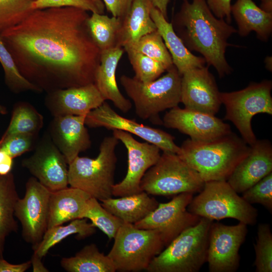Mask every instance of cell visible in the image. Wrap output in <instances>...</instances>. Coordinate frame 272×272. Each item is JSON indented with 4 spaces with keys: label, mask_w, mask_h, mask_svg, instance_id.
<instances>
[{
    "label": "cell",
    "mask_w": 272,
    "mask_h": 272,
    "mask_svg": "<svg viewBox=\"0 0 272 272\" xmlns=\"http://www.w3.org/2000/svg\"><path fill=\"white\" fill-rule=\"evenodd\" d=\"M89 17L74 7L33 10L0 37L19 72L41 92L80 87L94 83L100 62Z\"/></svg>",
    "instance_id": "cell-1"
},
{
    "label": "cell",
    "mask_w": 272,
    "mask_h": 272,
    "mask_svg": "<svg viewBox=\"0 0 272 272\" xmlns=\"http://www.w3.org/2000/svg\"><path fill=\"white\" fill-rule=\"evenodd\" d=\"M186 47L202 55L222 78L232 71L225 57L229 38L237 30L223 19L216 18L206 0H182L171 23Z\"/></svg>",
    "instance_id": "cell-2"
},
{
    "label": "cell",
    "mask_w": 272,
    "mask_h": 272,
    "mask_svg": "<svg viewBox=\"0 0 272 272\" xmlns=\"http://www.w3.org/2000/svg\"><path fill=\"white\" fill-rule=\"evenodd\" d=\"M250 147L233 132L207 141H184L177 154L205 182L227 180Z\"/></svg>",
    "instance_id": "cell-3"
},
{
    "label": "cell",
    "mask_w": 272,
    "mask_h": 272,
    "mask_svg": "<svg viewBox=\"0 0 272 272\" xmlns=\"http://www.w3.org/2000/svg\"><path fill=\"white\" fill-rule=\"evenodd\" d=\"M157 79L143 83L125 75L120 78L121 85L132 101L137 115L155 124H162L159 114L178 106L181 102V76L173 65Z\"/></svg>",
    "instance_id": "cell-4"
},
{
    "label": "cell",
    "mask_w": 272,
    "mask_h": 272,
    "mask_svg": "<svg viewBox=\"0 0 272 272\" xmlns=\"http://www.w3.org/2000/svg\"><path fill=\"white\" fill-rule=\"evenodd\" d=\"M213 221L200 218L151 261L148 272H197L207 261L209 230Z\"/></svg>",
    "instance_id": "cell-5"
},
{
    "label": "cell",
    "mask_w": 272,
    "mask_h": 272,
    "mask_svg": "<svg viewBox=\"0 0 272 272\" xmlns=\"http://www.w3.org/2000/svg\"><path fill=\"white\" fill-rule=\"evenodd\" d=\"M118 143L113 135L106 137L96 158L76 157L69 164V184L100 201L112 197Z\"/></svg>",
    "instance_id": "cell-6"
},
{
    "label": "cell",
    "mask_w": 272,
    "mask_h": 272,
    "mask_svg": "<svg viewBox=\"0 0 272 272\" xmlns=\"http://www.w3.org/2000/svg\"><path fill=\"white\" fill-rule=\"evenodd\" d=\"M114 240L107 255L116 271L120 272L146 270L152 259L165 247L158 231L140 229L126 223L120 227Z\"/></svg>",
    "instance_id": "cell-7"
},
{
    "label": "cell",
    "mask_w": 272,
    "mask_h": 272,
    "mask_svg": "<svg viewBox=\"0 0 272 272\" xmlns=\"http://www.w3.org/2000/svg\"><path fill=\"white\" fill-rule=\"evenodd\" d=\"M187 210L213 221L232 218L250 225L256 223L258 216L257 209L240 196L227 180L205 182L202 189L188 205Z\"/></svg>",
    "instance_id": "cell-8"
},
{
    "label": "cell",
    "mask_w": 272,
    "mask_h": 272,
    "mask_svg": "<svg viewBox=\"0 0 272 272\" xmlns=\"http://www.w3.org/2000/svg\"><path fill=\"white\" fill-rule=\"evenodd\" d=\"M204 184L198 172L177 154L163 152L145 173L140 186L148 194L170 196L199 192Z\"/></svg>",
    "instance_id": "cell-9"
},
{
    "label": "cell",
    "mask_w": 272,
    "mask_h": 272,
    "mask_svg": "<svg viewBox=\"0 0 272 272\" xmlns=\"http://www.w3.org/2000/svg\"><path fill=\"white\" fill-rule=\"evenodd\" d=\"M271 81L251 83L245 88L231 92H220L225 105V119L231 121L243 140L250 146L256 141L252 129V117L258 113L272 115Z\"/></svg>",
    "instance_id": "cell-10"
},
{
    "label": "cell",
    "mask_w": 272,
    "mask_h": 272,
    "mask_svg": "<svg viewBox=\"0 0 272 272\" xmlns=\"http://www.w3.org/2000/svg\"><path fill=\"white\" fill-rule=\"evenodd\" d=\"M25 193L16 202L14 215L22 226L25 241L36 246L47 230L51 191L32 177L26 182Z\"/></svg>",
    "instance_id": "cell-11"
},
{
    "label": "cell",
    "mask_w": 272,
    "mask_h": 272,
    "mask_svg": "<svg viewBox=\"0 0 272 272\" xmlns=\"http://www.w3.org/2000/svg\"><path fill=\"white\" fill-rule=\"evenodd\" d=\"M193 194L184 192L157 207L142 220L134 224L140 229L158 231L165 247L185 230L195 225L200 217L187 210Z\"/></svg>",
    "instance_id": "cell-12"
},
{
    "label": "cell",
    "mask_w": 272,
    "mask_h": 272,
    "mask_svg": "<svg viewBox=\"0 0 272 272\" xmlns=\"http://www.w3.org/2000/svg\"><path fill=\"white\" fill-rule=\"evenodd\" d=\"M247 225L212 223L209 234L207 261L210 272H234L239 266V249L245 240Z\"/></svg>",
    "instance_id": "cell-13"
},
{
    "label": "cell",
    "mask_w": 272,
    "mask_h": 272,
    "mask_svg": "<svg viewBox=\"0 0 272 272\" xmlns=\"http://www.w3.org/2000/svg\"><path fill=\"white\" fill-rule=\"evenodd\" d=\"M112 135L121 141L127 150V170L125 177L114 184L112 195L121 197L143 191L141 180L147 170L159 160L160 149L157 146L137 141L129 133L113 129Z\"/></svg>",
    "instance_id": "cell-14"
},
{
    "label": "cell",
    "mask_w": 272,
    "mask_h": 272,
    "mask_svg": "<svg viewBox=\"0 0 272 272\" xmlns=\"http://www.w3.org/2000/svg\"><path fill=\"white\" fill-rule=\"evenodd\" d=\"M85 124L91 128L118 129L133 134L157 146L164 152L177 154L180 150V147L174 142V137L170 134L121 116L106 101L86 115Z\"/></svg>",
    "instance_id": "cell-15"
},
{
    "label": "cell",
    "mask_w": 272,
    "mask_h": 272,
    "mask_svg": "<svg viewBox=\"0 0 272 272\" xmlns=\"http://www.w3.org/2000/svg\"><path fill=\"white\" fill-rule=\"evenodd\" d=\"M67 165L64 156L49 135L42 139L30 157L22 161V166L51 192L67 187Z\"/></svg>",
    "instance_id": "cell-16"
},
{
    "label": "cell",
    "mask_w": 272,
    "mask_h": 272,
    "mask_svg": "<svg viewBox=\"0 0 272 272\" xmlns=\"http://www.w3.org/2000/svg\"><path fill=\"white\" fill-rule=\"evenodd\" d=\"M208 67H195L182 75L181 102L186 109L215 115L222 104L220 92Z\"/></svg>",
    "instance_id": "cell-17"
},
{
    "label": "cell",
    "mask_w": 272,
    "mask_h": 272,
    "mask_svg": "<svg viewBox=\"0 0 272 272\" xmlns=\"http://www.w3.org/2000/svg\"><path fill=\"white\" fill-rule=\"evenodd\" d=\"M162 124L196 141H210L231 133L230 126L215 115L178 106L164 115Z\"/></svg>",
    "instance_id": "cell-18"
},
{
    "label": "cell",
    "mask_w": 272,
    "mask_h": 272,
    "mask_svg": "<svg viewBox=\"0 0 272 272\" xmlns=\"http://www.w3.org/2000/svg\"><path fill=\"white\" fill-rule=\"evenodd\" d=\"M105 100L94 83L47 93V108L54 116L87 115Z\"/></svg>",
    "instance_id": "cell-19"
},
{
    "label": "cell",
    "mask_w": 272,
    "mask_h": 272,
    "mask_svg": "<svg viewBox=\"0 0 272 272\" xmlns=\"http://www.w3.org/2000/svg\"><path fill=\"white\" fill-rule=\"evenodd\" d=\"M247 155L236 166L227 180L238 193L253 186L272 172V146L268 140H256Z\"/></svg>",
    "instance_id": "cell-20"
},
{
    "label": "cell",
    "mask_w": 272,
    "mask_h": 272,
    "mask_svg": "<svg viewBox=\"0 0 272 272\" xmlns=\"http://www.w3.org/2000/svg\"><path fill=\"white\" fill-rule=\"evenodd\" d=\"M86 115L54 117L50 137L70 164L79 154L90 148L91 141L85 126Z\"/></svg>",
    "instance_id": "cell-21"
},
{
    "label": "cell",
    "mask_w": 272,
    "mask_h": 272,
    "mask_svg": "<svg viewBox=\"0 0 272 272\" xmlns=\"http://www.w3.org/2000/svg\"><path fill=\"white\" fill-rule=\"evenodd\" d=\"M124 52L120 47L101 52L94 83L105 101H111L118 109L126 113L131 108L132 104L120 92L116 79V69Z\"/></svg>",
    "instance_id": "cell-22"
},
{
    "label": "cell",
    "mask_w": 272,
    "mask_h": 272,
    "mask_svg": "<svg viewBox=\"0 0 272 272\" xmlns=\"http://www.w3.org/2000/svg\"><path fill=\"white\" fill-rule=\"evenodd\" d=\"M151 17L171 56L173 65L181 76L192 69L205 66V59L194 55L186 47L175 32L171 23L157 9L152 8Z\"/></svg>",
    "instance_id": "cell-23"
},
{
    "label": "cell",
    "mask_w": 272,
    "mask_h": 272,
    "mask_svg": "<svg viewBox=\"0 0 272 272\" xmlns=\"http://www.w3.org/2000/svg\"><path fill=\"white\" fill-rule=\"evenodd\" d=\"M91 197L84 191L71 186L51 192L47 229L82 219L87 201Z\"/></svg>",
    "instance_id": "cell-24"
},
{
    "label": "cell",
    "mask_w": 272,
    "mask_h": 272,
    "mask_svg": "<svg viewBox=\"0 0 272 272\" xmlns=\"http://www.w3.org/2000/svg\"><path fill=\"white\" fill-rule=\"evenodd\" d=\"M153 7L152 0H132L129 11L122 20L117 47H123L134 43L142 36L157 30L151 17Z\"/></svg>",
    "instance_id": "cell-25"
},
{
    "label": "cell",
    "mask_w": 272,
    "mask_h": 272,
    "mask_svg": "<svg viewBox=\"0 0 272 272\" xmlns=\"http://www.w3.org/2000/svg\"><path fill=\"white\" fill-rule=\"evenodd\" d=\"M231 15L238 26V33L241 36L255 31L257 37L266 41L272 31V13L258 7L252 0H237L231 5Z\"/></svg>",
    "instance_id": "cell-26"
},
{
    "label": "cell",
    "mask_w": 272,
    "mask_h": 272,
    "mask_svg": "<svg viewBox=\"0 0 272 272\" xmlns=\"http://www.w3.org/2000/svg\"><path fill=\"white\" fill-rule=\"evenodd\" d=\"M147 193L142 191L128 195L102 200L101 205L123 223L134 224L148 216L159 202Z\"/></svg>",
    "instance_id": "cell-27"
},
{
    "label": "cell",
    "mask_w": 272,
    "mask_h": 272,
    "mask_svg": "<svg viewBox=\"0 0 272 272\" xmlns=\"http://www.w3.org/2000/svg\"><path fill=\"white\" fill-rule=\"evenodd\" d=\"M19 196L14 176L11 172L0 175V256L3 257L6 239L16 232L18 225L14 218L15 207Z\"/></svg>",
    "instance_id": "cell-28"
},
{
    "label": "cell",
    "mask_w": 272,
    "mask_h": 272,
    "mask_svg": "<svg viewBox=\"0 0 272 272\" xmlns=\"http://www.w3.org/2000/svg\"><path fill=\"white\" fill-rule=\"evenodd\" d=\"M61 267L68 272H115V267L107 255L95 244L84 246L75 256L63 257Z\"/></svg>",
    "instance_id": "cell-29"
},
{
    "label": "cell",
    "mask_w": 272,
    "mask_h": 272,
    "mask_svg": "<svg viewBox=\"0 0 272 272\" xmlns=\"http://www.w3.org/2000/svg\"><path fill=\"white\" fill-rule=\"evenodd\" d=\"M96 228L87 219H77L67 225H57L46 230L41 241L32 247L33 254L40 258L46 255L49 249L68 236L77 234V238L82 239L96 232Z\"/></svg>",
    "instance_id": "cell-30"
},
{
    "label": "cell",
    "mask_w": 272,
    "mask_h": 272,
    "mask_svg": "<svg viewBox=\"0 0 272 272\" xmlns=\"http://www.w3.org/2000/svg\"><path fill=\"white\" fill-rule=\"evenodd\" d=\"M121 23L122 20L118 18L92 13L88 24L91 36L101 52L117 47Z\"/></svg>",
    "instance_id": "cell-31"
},
{
    "label": "cell",
    "mask_w": 272,
    "mask_h": 272,
    "mask_svg": "<svg viewBox=\"0 0 272 272\" xmlns=\"http://www.w3.org/2000/svg\"><path fill=\"white\" fill-rule=\"evenodd\" d=\"M43 124L42 115L32 105L19 102L14 107L9 125L2 137L21 133L37 135Z\"/></svg>",
    "instance_id": "cell-32"
},
{
    "label": "cell",
    "mask_w": 272,
    "mask_h": 272,
    "mask_svg": "<svg viewBox=\"0 0 272 272\" xmlns=\"http://www.w3.org/2000/svg\"><path fill=\"white\" fill-rule=\"evenodd\" d=\"M164 64L167 70L173 66L171 56L157 30L148 33L136 42L124 46Z\"/></svg>",
    "instance_id": "cell-33"
},
{
    "label": "cell",
    "mask_w": 272,
    "mask_h": 272,
    "mask_svg": "<svg viewBox=\"0 0 272 272\" xmlns=\"http://www.w3.org/2000/svg\"><path fill=\"white\" fill-rule=\"evenodd\" d=\"M82 218L89 219L92 225L103 232L109 239H114L123 223L120 219L105 209L98 200L93 197L88 199Z\"/></svg>",
    "instance_id": "cell-34"
},
{
    "label": "cell",
    "mask_w": 272,
    "mask_h": 272,
    "mask_svg": "<svg viewBox=\"0 0 272 272\" xmlns=\"http://www.w3.org/2000/svg\"><path fill=\"white\" fill-rule=\"evenodd\" d=\"M0 63L4 71L5 83L13 92L20 93L28 91L41 92L19 72L12 56L7 49L1 37Z\"/></svg>",
    "instance_id": "cell-35"
},
{
    "label": "cell",
    "mask_w": 272,
    "mask_h": 272,
    "mask_svg": "<svg viewBox=\"0 0 272 272\" xmlns=\"http://www.w3.org/2000/svg\"><path fill=\"white\" fill-rule=\"evenodd\" d=\"M134 73L135 79L143 83L153 81L167 71L162 63L128 48H123Z\"/></svg>",
    "instance_id": "cell-36"
},
{
    "label": "cell",
    "mask_w": 272,
    "mask_h": 272,
    "mask_svg": "<svg viewBox=\"0 0 272 272\" xmlns=\"http://www.w3.org/2000/svg\"><path fill=\"white\" fill-rule=\"evenodd\" d=\"M257 272L272 271V233L270 226L261 223L257 227L256 243L254 244Z\"/></svg>",
    "instance_id": "cell-37"
},
{
    "label": "cell",
    "mask_w": 272,
    "mask_h": 272,
    "mask_svg": "<svg viewBox=\"0 0 272 272\" xmlns=\"http://www.w3.org/2000/svg\"><path fill=\"white\" fill-rule=\"evenodd\" d=\"M35 0H0V33L22 21Z\"/></svg>",
    "instance_id": "cell-38"
},
{
    "label": "cell",
    "mask_w": 272,
    "mask_h": 272,
    "mask_svg": "<svg viewBox=\"0 0 272 272\" xmlns=\"http://www.w3.org/2000/svg\"><path fill=\"white\" fill-rule=\"evenodd\" d=\"M242 193V197L248 203L260 204L271 213L272 172Z\"/></svg>",
    "instance_id": "cell-39"
},
{
    "label": "cell",
    "mask_w": 272,
    "mask_h": 272,
    "mask_svg": "<svg viewBox=\"0 0 272 272\" xmlns=\"http://www.w3.org/2000/svg\"><path fill=\"white\" fill-rule=\"evenodd\" d=\"M36 136V134L21 133L2 137L0 149L14 159L32 150Z\"/></svg>",
    "instance_id": "cell-40"
},
{
    "label": "cell",
    "mask_w": 272,
    "mask_h": 272,
    "mask_svg": "<svg viewBox=\"0 0 272 272\" xmlns=\"http://www.w3.org/2000/svg\"><path fill=\"white\" fill-rule=\"evenodd\" d=\"M61 7H74L100 14L92 0H35L32 5L33 10Z\"/></svg>",
    "instance_id": "cell-41"
},
{
    "label": "cell",
    "mask_w": 272,
    "mask_h": 272,
    "mask_svg": "<svg viewBox=\"0 0 272 272\" xmlns=\"http://www.w3.org/2000/svg\"><path fill=\"white\" fill-rule=\"evenodd\" d=\"M208 7L218 19H223L228 24L232 21L231 0H206Z\"/></svg>",
    "instance_id": "cell-42"
},
{
    "label": "cell",
    "mask_w": 272,
    "mask_h": 272,
    "mask_svg": "<svg viewBox=\"0 0 272 272\" xmlns=\"http://www.w3.org/2000/svg\"><path fill=\"white\" fill-rule=\"evenodd\" d=\"M107 10L112 16L122 20L129 11L132 0H102Z\"/></svg>",
    "instance_id": "cell-43"
},
{
    "label": "cell",
    "mask_w": 272,
    "mask_h": 272,
    "mask_svg": "<svg viewBox=\"0 0 272 272\" xmlns=\"http://www.w3.org/2000/svg\"><path fill=\"white\" fill-rule=\"evenodd\" d=\"M31 266V260L20 264H12L0 256V272H24Z\"/></svg>",
    "instance_id": "cell-44"
},
{
    "label": "cell",
    "mask_w": 272,
    "mask_h": 272,
    "mask_svg": "<svg viewBox=\"0 0 272 272\" xmlns=\"http://www.w3.org/2000/svg\"><path fill=\"white\" fill-rule=\"evenodd\" d=\"M41 258H39L35 254H33L31 259L30 260L31 261V265L33 267V271H49V270H48V269L44 266L41 262Z\"/></svg>",
    "instance_id": "cell-45"
},
{
    "label": "cell",
    "mask_w": 272,
    "mask_h": 272,
    "mask_svg": "<svg viewBox=\"0 0 272 272\" xmlns=\"http://www.w3.org/2000/svg\"><path fill=\"white\" fill-rule=\"evenodd\" d=\"M153 5L168 20L167 7L169 0H152Z\"/></svg>",
    "instance_id": "cell-46"
},
{
    "label": "cell",
    "mask_w": 272,
    "mask_h": 272,
    "mask_svg": "<svg viewBox=\"0 0 272 272\" xmlns=\"http://www.w3.org/2000/svg\"><path fill=\"white\" fill-rule=\"evenodd\" d=\"M260 8L268 12L272 13V0H261Z\"/></svg>",
    "instance_id": "cell-47"
},
{
    "label": "cell",
    "mask_w": 272,
    "mask_h": 272,
    "mask_svg": "<svg viewBox=\"0 0 272 272\" xmlns=\"http://www.w3.org/2000/svg\"><path fill=\"white\" fill-rule=\"evenodd\" d=\"M98 9L100 14H104L105 6L102 0H92Z\"/></svg>",
    "instance_id": "cell-48"
},
{
    "label": "cell",
    "mask_w": 272,
    "mask_h": 272,
    "mask_svg": "<svg viewBox=\"0 0 272 272\" xmlns=\"http://www.w3.org/2000/svg\"><path fill=\"white\" fill-rule=\"evenodd\" d=\"M8 113L7 108L3 105H0V114H6Z\"/></svg>",
    "instance_id": "cell-49"
}]
</instances>
